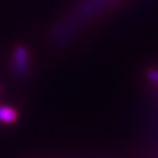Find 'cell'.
<instances>
[{
  "instance_id": "obj_1",
  "label": "cell",
  "mask_w": 158,
  "mask_h": 158,
  "mask_svg": "<svg viewBox=\"0 0 158 158\" xmlns=\"http://www.w3.org/2000/svg\"><path fill=\"white\" fill-rule=\"evenodd\" d=\"M29 53L24 46H18L13 53V68L20 76L27 74L29 69Z\"/></svg>"
},
{
  "instance_id": "obj_2",
  "label": "cell",
  "mask_w": 158,
  "mask_h": 158,
  "mask_svg": "<svg viewBox=\"0 0 158 158\" xmlns=\"http://www.w3.org/2000/svg\"><path fill=\"white\" fill-rule=\"evenodd\" d=\"M18 114L15 109L11 106H5V104H0V122L1 123L10 124L17 120Z\"/></svg>"
}]
</instances>
